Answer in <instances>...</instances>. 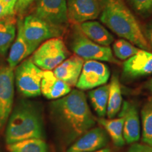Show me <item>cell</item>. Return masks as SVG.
Instances as JSON below:
<instances>
[{"label":"cell","instance_id":"cell-33","mask_svg":"<svg viewBox=\"0 0 152 152\" xmlns=\"http://www.w3.org/2000/svg\"><path fill=\"white\" fill-rule=\"evenodd\" d=\"M147 87L150 92H152V79L150 80L149 81V83H147Z\"/></svg>","mask_w":152,"mask_h":152},{"label":"cell","instance_id":"cell-26","mask_svg":"<svg viewBox=\"0 0 152 152\" xmlns=\"http://www.w3.org/2000/svg\"><path fill=\"white\" fill-rule=\"evenodd\" d=\"M137 14L143 17L152 16V0H127Z\"/></svg>","mask_w":152,"mask_h":152},{"label":"cell","instance_id":"cell-9","mask_svg":"<svg viewBox=\"0 0 152 152\" xmlns=\"http://www.w3.org/2000/svg\"><path fill=\"white\" fill-rule=\"evenodd\" d=\"M109 67L99 61L84 62L76 87L80 90H92L106 85L109 79Z\"/></svg>","mask_w":152,"mask_h":152},{"label":"cell","instance_id":"cell-21","mask_svg":"<svg viewBox=\"0 0 152 152\" xmlns=\"http://www.w3.org/2000/svg\"><path fill=\"white\" fill-rule=\"evenodd\" d=\"M122 93L118 77L116 75H113L109 84V99L106 110L109 118H113L119 113L122 107Z\"/></svg>","mask_w":152,"mask_h":152},{"label":"cell","instance_id":"cell-11","mask_svg":"<svg viewBox=\"0 0 152 152\" xmlns=\"http://www.w3.org/2000/svg\"><path fill=\"white\" fill-rule=\"evenodd\" d=\"M68 21L79 25L98 18L102 11L100 0H66Z\"/></svg>","mask_w":152,"mask_h":152},{"label":"cell","instance_id":"cell-14","mask_svg":"<svg viewBox=\"0 0 152 152\" xmlns=\"http://www.w3.org/2000/svg\"><path fill=\"white\" fill-rule=\"evenodd\" d=\"M120 111V116L124 118L123 137L125 142L132 144L140 137V123L137 109L134 104L124 102Z\"/></svg>","mask_w":152,"mask_h":152},{"label":"cell","instance_id":"cell-28","mask_svg":"<svg viewBox=\"0 0 152 152\" xmlns=\"http://www.w3.org/2000/svg\"><path fill=\"white\" fill-rule=\"evenodd\" d=\"M128 152H152V147L147 144H133Z\"/></svg>","mask_w":152,"mask_h":152},{"label":"cell","instance_id":"cell-22","mask_svg":"<svg viewBox=\"0 0 152 152\" xmlns=\"http://www.w3.org/2000/svg\"><path fill=\"white\" fill-rule=\"evenodd\" d=\"M109 85H104L89 92V98L95 112L100 118L105 116L109 99Z\"/></svg>","mask_w":152,"mask_h":152},{"label":"cell","instance_id":"cell-30","mask_svg":"<svg viewBox=\"0 0 152 152\" xmlns=\"http://www.w3.org/2000/svg\"><path fill=\"white\" fill-rule=\"evenodd\" d=\"M145 37L150 46L152 47V22L148 24L145 28Z\"/></svg>","mask_w":152,"mask_h":152},{"label":"cell","instance_id":"cell-19","mask_svg":"<svg viewBox=\"0 0 152 152\" xmlns=\"http://www.w3.org/2000/svg\"><path fill=\"white\" fill-rule=\"evenodd\" d=\"M14 16L0 19V54H4L16 38L17 20Z\"/></svg>","mask_w":152,"mask_h":152},{"label":"cell","instance_id":"cell-4","mask_svg":"<svg viewBox=\"0 0 152 152\" xmlns=\"http://www.w3.org/2000/svg\"><path fill=\"white\" fill-rule=\"evenodd\" d=\"M71 48L75 55L83 60L102 61L119 64L115 58L109 47H104L89 39L82 32L79 25L74 26L73 35L71 39Z\"/></svg>","mask_w":152,"mask_h":152},{"label":"cell","instance_id":"cell-8","mask_svg":"<svg viewBox=\"0 0 152 152\" xmlns=\"http://www.w3.org/2000/svg\"><path fill=\"white\" fill-rule=\"evenodd\" d=\"M14 73L9 66L0 67V131L7 123L13 109Z\"/></svg>","mask_w":152,"mask_h":152},{"label":"cell","instance_id":"cell-12","mask_svg":"<svg viewBox=\"0 0 152 152\" xmlns=\"http://www.w3.org/2000/svg\"><path fill=\"white\" fill-rule=\"evenodd\" d=\"M108 135L101 128H91L77 139L66 152H93L107 145Z\"/></svg>","mask_w":152,"mask_h":152},{"label":"cell","instance_id":"cell-20","mask_svg":"<svg viewBox=\"0 0 152 152\" xmlns=\"http://www.w3.org/2000/svg\"><path fill=\"white\" fill-rule=\"evenodd\" d=\"M96 121L105 129L106 132L111 137L113 143L117 147H122L125 143L123 137L124 118L120 116L118 118L106 119L99 118Z\"/></svg>","mask_w":152,"mask_h":152},{"label":"cell","instance_id":"cell-18","mask_svg":"<svg viewBox=\"0 0 152 152\" xmlns=\"http://www.w3.org/2000/svg\"><path fill=\"white\" fill-rule=\"evenodd\" d=\"M79 26L89 39L102 46L109 47L114 40L113 36L97 21L89 20L80 24Z\"/></svg>","mask_w":152,"mask_h":152},{"label":"cell","instance_id":"cell-17","mask_svg":"<svg viewBox=\"0 0 152 152\" xmlns=\"http://www.w3.org/2000/svg\"><path fill=\"white\" fill-rule=\"evenodd\" d=\"M23 20L19 19L17 21V35L13 42L8 56V64L14 68L20 64L25 58L33 54V51L30 48L23 35Z\"/></svg>","mask_w":152,"mask_h":152},{"label":"cell","instance_id":"cell-7","mask_svg":"<svg viewBox=\"0 0 152 152\" xmlns=\"http://www.w3.org/2000/svg\"><path fill=\"white\" fill-rule=\"evenodd\" d=\"M22 30L25 39L33 52L44 41L58 37L63 32L35 14L29 15L23 20Z\"/></svg>","mask_w":152,"mask_h":152},{"label":"cell","instance_id":"cell-27","mask_svg":"<svg viewBox=\"0 0 152 152\" xmlns=\"http://www.w3.org/2000/svg\"><path fill=\"white\" fill-rule=\"evenodd\" d=\"M34 1L35 0H17L14 10L15 14L19 15L23 14Z\"/></svg>","mask_w":152,"mask_h":152},{"label":"cell","instance_id":"cell-2","mask_svg":"<svg viewBox=\"0 0 152 152\" xmlns=\"http://www.w3.org/2000/svg\"><path fill=\"white\" fill-rule=\"evenodd\" d=\"M100 20L115 35L143 50H151L141 26L121 0H102Z\"/></svg>","mask_w":152,"mask_h":152},{"label":"cell","instance_id":"cell-13","mask_svg":"<svg viewBox=\"0 0 152 152\" xmlns=\"http://www.w3.org/2000/svg\"><path fill=\"white\" fill-rule=\"evenodd\" d=\"M123 75L130 78L152 74V52L140 49L123 64Z\"/></svg>","mask_w":152,"mask_h":152},{"label":"cell","instance_id":"cell-6","mask_svg":"<svg viewBox=\"0 0 152 152\" xmlns=\"http://www.w3.org/2000/svg\"><path fill=\"white\" fill-rule=\"evenodd\" d=\"M42 74V70L37 67L31 58L23 61L14 73V81L19 93L28 98L40 95Z\"/></svg>","mask_w":152,"mask_h":152},{"label":"cell","instance_id":"cell-29","mask_svg":"<svg viewBox=\"0 0 152 152\" xmlns=\"http://www.w3.org/2000/svg\"><path fill=\"white\" fill-rule=\"evenodd\" d=\"M1 1L4 4L5 7L8 11L10 16L15 15V7H16L17 0H1Z\"/></svg>","mask_w":152,"mask_h":152},{"label":"cell","instance_id":"cell-31","mask_svg":"<svg viewBox=\"0 0 152 152\" xmlns=\"http://www.w3.org/2000/svg\"><path fill=\"white\" fill-rule=\"evenodd\" d=\"M9 16H10V15H9L7 8H6L5 6L4 5V4L1 2V0H0V19L4 18L6 17Z\"/></svg>","mask_w":152,"mask_h":152},{"label":"cell","instance_id":"cell-24","mask_svg":"<svg viewBox=\"0 0 152 152\" xmlns=\"http://www.w3.org/2000/svg\"><path fill=\"white\" fill-rule=\"evenodd\" d=\"M142 141L152 147V98L144 104L142 109Z\"/></svg>","mask_w":152,"mask_h":152},{"label":"cell","instance_id":"cell-23","mask_svg":"<svg viewBox=\"0 0 152 152\" xmlns=\"http://www.w3.org/2000/svg\"><path fill=\"white\" fill-rule=\"evenodd\" d=\"M9 152H48V147L43 139L33 138L7 144Z\"/></svg>","mask_w":152,"mask_h":152},{"label":"cell","instance_id":"cell-5","mask_svg":"<svg viewBox=\"0 0 152 152\" xmlns=\"http://www.w3.org/2000/svg\"><path fill=\"white\" fill-rule=\"evenodd\" d=\"M69 54L64 41L54 37L38 47L30 58L42 71H52L66 60Z\"/></svg>","mask_w":152,"mask_h":152},{"label":"cell","instance_id":"cell-3","mask_svg":"<svg viewBox=\"0 0 152 152\" xmlns=\"http://www.w3.org/2000/svg\"><path fill=\"white\" fill-rule=\"evenodd\" d=\"M45 137L43 120L39 106L29 101H20L15 106L7 123V144L28 139Z\"/></svg>","mask_w":152,"mask_h":152},{"label":"cell","instance_id":"cell-15","mask_svg":"<svg viewBox=\"0 0 152 152\" xmlns=\"http://www.w3.org/2000/svg\"><path fill=\"white\" fill-rule=\"evenodd\" d=\"M84 62V60L80 56L73 55L56 66L53 73L56 77L69 86H76Z\"/></svg>","mask_w":152,"mask_h":152},{"label":"cell","instance_id":"cell-25","mask_svg":"<svg viewBox=\"0 0 152 152\" xmlns=\"http://www.w3.org/2000/svg\"><path fill=\"white\" fill-rule=\"evenodd\" d=\"M113 50L116 58L121 60H127L137 54L140 49L126 39H119L114 42Z\"/></svg>","mask_w":152,"mask_h":152},{"label":"cell","instance_id":"cell-10","mask_svg":"<svg viewBox=\"0 0 152 152\" xmlns=\"http://www.w3.org/2000/svg\"><path fill=\"white\" fill-rule=\"evenodd\" d=\"M35 15L62 30L68 22L66 0H37Z\"/></svg>","mask_w":152,"mask_h":152},{"label":"cell","instance_id":"cell-1","mask_svg":"<svg viewBox=\"0 0 152 152\" xmlns=\"http://www.w3.org/2000/svg\"><path fill=\"white\" fill-rule=\"evenodd\" d=\"M49 109L53 122L66 144L76 141L96 122L82 90H74L54 101Z\"/></svg>","mask_w":152,"mask_h":152},{"label":"cell","instance_id":"cell-16","mask_svg":"<svg viewBox=\"0 0 152 152\" xmlns=\"http://www.w3.org/2000/svg\"><path fill=\"white\" fill-rule=\"evenodd\" d=\"M41 94L48 99H58L71 92V87L56 77L52 71H43Z\"/></svg>","mask_w":152,"mask_h":152},{"label":"cell","instance_id":"cell-32","mask_svg":"<svg viewBox=\"0 0 152 152\" xmlns=\"http://www.w3.org/2000/svg\"><path fill=\"white\" fill-rule=\"evenodd\" d=\"M93 152H113L111 149H109V148H104V149H102L100 150H98V151H93Z\"/></svg>","mask_w":152,"mask_h":152}]
</instances>
